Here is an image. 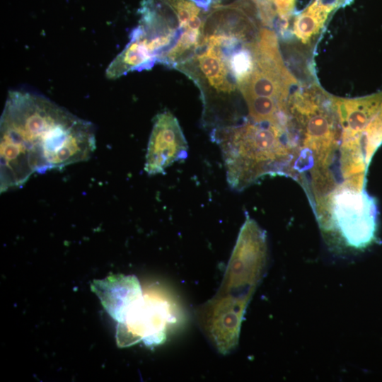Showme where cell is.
<instances>
[{"label":"cell","instance_id":"cell-1","mask_svg":"<svg viewBox=\"0 0 382 382\" xmlns=\"http://www.w3.org/2000/svg\"><path fill=\"white\" fill-rule=\"evenodd\" d=\"M96 149L93 125L38 94L13 91L0 120V190L23 185L34 173L87 161Z\"/></svg>","mask_w":382,"mask_h":382},{"label":"cell","instance_id":"cell-2","mask_svg":"<svg viewBox=\"0 0 382 382\" xmlns=\"http://www.w3.org/2000/svg\"><path fill=\"white\" fill-rule=\"evenodd\" d=\"M212 136L221 149L232 189L241 191L267 175L293 178L297 150L285 127L246 119L213 129Z\"/></svg>","mask_w":382,"mask_h":382},{"label":"cell","instance_id":"cell-14","mask_svg":"<svg viewBox=\"0 0 382 382\" xmlns=\"http://www.w3.org/2000/svg\"><path fill=\"white\" fill-rule=\"evenodd\" d=\"M325 2L333 5L336 8L345 6L354 0H324Z\"/></svg>","mask_w":382,"mask_h":382},{"label":"cell","instance_id":"cell-5","mask_svg":"<svg viewBox=\"0 0 382 382\" xmlns=\"http://www.w3.org/2000/svg\"><path fill=\"white\" fill-rule=\"evenodd\" d=\"M365 183L366 175L343 180L315 209L322 230L354 249L366 248L376 236L377 204Z\"/></svg>","mask_w":382,"mask_h":382},{"label":"cell","instance_id":"cell-6","mask_svg":"<svg viewBox=\"0 0 382 382\" xmlns=\"http://www.w3.org/2000/svg\"><path fill=\"white\" fill-rule=\"evenodd\" d=\"M208 6L204 0H144L136 28L160 59L185 32L203 30Z\"/></svg>","mask_w":382,"mask_h":382},{"label":"cell","instance_id":"cell-12","mask_svg":"<svg viewBox=\"0 0 382 382\" xmlns=\"http://www.w3.org/2000/svg\"><path fill=\"white\" fill-rule=\"evenodd\" d=\"M382 144V106L364 132V145L367 162Z\"/></svg>","mask_w":382,"mask_h":382},{"label":"cell","instance_id":"cell-9","mask_svg":"<svg viewBox=\"0 0 382 382\" xmlns=\"http://www.w3.org/2000/svg\"><path fill=\"white\" fill-rule=\"evenodd\" d=\"M91 288L108 313L117 323L124 320L128 311L144 296L139 282L134 275L119 274L96 279Z\"/></svg>","mask_w":382,"mask_h":382},{"label":"cell","instance_id":"cell-7","mask_svg":"<svg viewBox=\"0 0 382 382\" xmlns=\"http://www.w3.org/2000/svg\"><path fill=\"white\" fill-rule=\"evenodd\" d=\"M172 317L166 301L143 296L117 324V345L128 347L141 340L146 345L162 343L166 340V326L173 321Z\"/></svg>","mask_w":382,"mask_h":382},{"label":"cell","instance_id":"cell-3","mask_svg":"<svg viewBox=\"0 0 382 382\" xmlns=\"http://www.w3.org/2000/svg\"><path fill=\"white\" fill-rule=\"evenodd\" d=\"M286 127L298 149L294 163L296 180L306 173V178L332 173L330 166L337 154L340 157L342 143L334 96L316 86L298 90L288 100Z\"/></svg>","mask_w":382,"mask_h":382},{"label":"cell","instance_id":"cell-10","mask_svg":"<svg viewBox=\"0 0 382 382\" xmlns=\"http://www.w3.org/2000/svg\"><path fill=\"white\" fill-rule=\"evenodd\" d=\"M334 101L342 127V143L364 141L365 129L382 106V91L355 98L334 96Z\"/></svg>","mask_w":382,"mask_h":382},{"label":"cell","instance_id":"cell-11","mask_svg":"<svg viewBox=\"0 0 382 382\" xmlns=\"http://www.w3.org/2000/svg\"><path fill=\"white\" fill-rule=\"evenodd\" d=\"M335 9L334 6L323 0H313L294 18V35L301 42H309L322 30Z\"/></svg>","mask_w":382,"mask_h":382},{"label":"cell","instance_id":"cell-4","mask_svg":"<svg viewBox=\"0 0 382 382\" xmlns=\"http://www.w3.org/2000/svg\"><path fill=\"white\" fill-rule=\"evenodd\" d=\"M296 83L283 61L275 32L263 26L254 47L253 71L240 88L249 117L255 122H272L286 112Z\"/></svg>","mask_w":382,"mask_h":382},{"label":"cell","instance_id":"cell-13","mask_svg":"<svg viewBox=\"0 0 382 382\" xmlns=\"http://www.w3.org/2000/svg\"><path fill=\"white\" fill-rule=\"evenodd\" d=\"M276 15L286 24L294 13L296 0H273Z\"/></svg>","mask_w":382,"mask_h":382},{"label":"cell","instance_id":"cell-8","mask_svg":"<svg viewBox=\"0 0 382 382\" xmlns=\"http://www.w3.org/2000/svg\"><path fill=\"white\" fill-rule=\"evenodd\" d=\"M188 146L177 118L168 110L154 118L146 154L144 170L150 175L164 173L187 156Z\"/></svg>","mask_w":382,"mask_h":382}]
</instances>
